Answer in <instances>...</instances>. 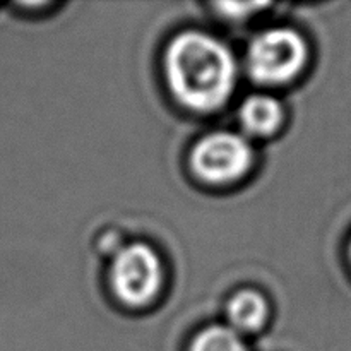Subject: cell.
<instances>
[{
  "label": "cell",
  "mask_w": 351,
  "mask_h": 351,
  "mask_svg": "<svg viewBox=\"0 0 351 351\" xmlns=\"http://www.w3.org/2000/svg\"><path fill=\"white\" fill-rule=\"evenodd\" d=\"M168 84L178 101L197 112H213L235 88V60L228 48L201 31L182 33L165 55Z\"/></svg>",
  "instance_id": "cell-1"
},
{
  "label": "cell",
  "mask_w": 351,
  "mask_h": 351,
  "mask_svg": "<svg viewBox=\"0 0 351 351\" xmlns=\"http://www.w3.org/2000/svg\"><path fill=\"white\" fill-rule=\"evenodd\" d=\"M307 60V47L297 31L269 29L249 47L247 67L250 75L263 84H285L300 74Z\"/></svg>",
  "instance_id": "cell-2"
},
{
  "label": "cell",
  "mask_w": 351,
  "mask_h": 351,
  "mask_svg": "<svg viewBox=\"0 0 351 351\" xmlns=\"http://www.w3.org/2000/svg\"><path fill=\"white\" fill-rule=\"evenodd\" d=\"M113 291L129 305L153 300L163 283V266L151 247L132 243L115 256L110 271Z\"/></svg>",
  "instance_id": "cell-3"
},
{
  "label": "cell",
  "mask_w": 351,
  "mask_h": 351,
  "mask_svg": "<svg viewBox=\"0 0 351 351\" xmlns=\"http://www.w3.org/2000/svg\"><path fill=\"white\" fill-rule=\"evenodd\" d=\"M195 175L211 184L239 180L249 171L252 149L242 136L233 132H213L194 146L191 156Z\"/></svg>",
  "instance_id": "cell-4"
},
{
  "label": "cell",
  "mask_w": 351,
  "mask_h": 351,
  "mask_svg": "<svg viewBox=\"0 0 351 351\" xmlns=\"http://www.w3.org/2000/svg\"><path fill=\"white\" fill-rule=\"evenodd\" d=\"M283 108L280 101L266 95H254L240 106V122L254 136H269L280 127Z\"/></svg>",
  "instance_id": "cell-5"
},
{
  "label": "cell",
  "mask_w": 351,
  "mask_h": 351,
  "mask_svg": "<svg viewBox=\"0 0 351 351\" xmlns=\"http://www.w3.org/2000/svg\"><path fill=\"white\" fill-rule=\"evenodd\" d=\"M230 328L240 332H256L267 319V304L261 293L254 290H242L230 300L228 308Z\"/></svg>",
  "instance_id": "cell-6"
},
{
  "label": "cell",
  "mask_w": 351,
  "mask_h": 351,
  "mask_svg": "<svg viewBox=\"0 0 351 351\" xmlns=\"http://www.w3.org/2000/svg\"><path fill=\"white\" fill-rule=\"evenodd\" d=\"M191 351H249L242 336L226 326H209L199 332Z\"/></svg>",
  "instance_id": "cell-7"
},
{
  "label": "cell",
  "mask_w": 351,
  "mask_h": 351,
  "mask_svg": "<svg viewBox=\"0 0 351 351\" xmlns=\"http://www.w3.org/2000/svg\"><path fill=\"white\" fill-rule=\"evenodd\" d=\"M350 256H351V245H350Z\"/></svg>",
  "instance_id": "cell-8"
}]
</instances>
